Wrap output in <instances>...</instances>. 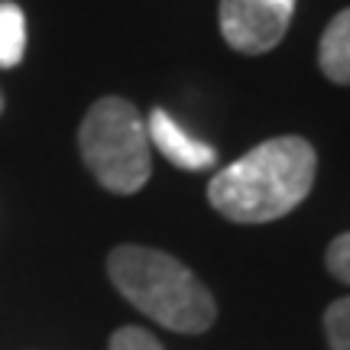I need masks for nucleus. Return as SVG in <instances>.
<instances>
[{
	"mask_svg": "<svg viewBox=\"0 0 350 350\" xmlns=\"http://www.w3.org/2000/svg\"><path fill=\"white\" fill-rule=\"evenodd\" d=\"M146 137H150V146H156L169 163L178 165V169H185V172H201V169H211V165L217 163V150L208 146L204 139L191 137L185 126L175 124L163 107H156V111L150 113Z\"/></svg>",
	"mask_w": 350,
	"mask_h": 350,
	"instance_id": "obj_5",
	"label": "nucleus"
},
{
	"mask_svg": "<svg viewBox=\"0 0 350 350\" xmlns=\"http://www.w3.org/2000/svg\"><path fill=\"white\" fill-rule=\"evenodd\" d=\"M325 331L331 350H350V295L338 299L325 312Z\"/></svg>",
	"mask_w": 350,
	"mask_h": 350,
	"instance_id": "obj_8",
	"label": "nucleus"
},
{
	"mask_svg": "<svg viewBox=\"0 0 350 350\" xmlns=\"http://www.w3.org/2000/svg\"><path fill=\"white\" fill-rule=\"evenodd\" d=\"M295 13V0H221L217 23L230 49L262 55L286 36Z\"/></svg>",
	"mask_w": 350,
	"mask_h": 350,
	"instance_id": "obj_4",
	"label": "nucleus"
},
{
	"mask_svg": "<svg viewBox=\"0 0 350 350\" xmlns=\"http://www.w3.org/2000/svg\"><path fill=\"white\" fill-rule=\"evenodd\" d=\"M325 262L334 279H340V282L350 286V230L331 240V247H327V253H325Z\"/></svg>",
	"mask_w": 350,
	"mask_h": 350,
	"instance_id": "obj_9",
	"label": "nucleus"
},
{
	"mask_svg": "<svg viewBox=\"0 0 350 350\" xmlns=\"http://www.w3.org/2000/svg\"><path fill=\"white\" fill-rule=\"evenodd\" d=\"M78 150L91 175L113 195H133L150 182V137L139 111L124 98H100L78 130Z\"/></svg>",
	"mask_w": 350,
	"mask_h": 350,
	"instance_id": "obj_3",
	"label": "nucleus"
},
{
	"mask_svg": "<svg viewBox=\"0 0 350 350\" xmlns=\"http://www.w3.org/2000/svg\"><path fill=\"white\" fill-rule=\"evenodd\" d=\"M0 113H3V94H0Z\"/></svg>",
	"mask_w": 350,
	"mask_h": 350,
	"instance_id": "obj_11",
	"label": "nucleus"
},
{
	"mask_svg": "<svg viewBox=\"0 0 350 350\" xmlns=\"http://www.w3.org/2000/svg\"><path fill=\"white\" fill-rule=\"evenodd\" d=\"M318 65L334 85H350V10H340L327 23L318 46Z\"/></svg>",
	"mask_w": 350,
	"mask_h": 350,
	"instance_id": "obj_6",
	"label": "nucleus"
},
{
	"mask_svg": "<svg viewBox=\"0 0 350 350\" xmlns=\"http://www.w3.org/2000/svg\"><path fill=\"white\" fill-rule=\"evenodd\" d=\"M107 275L137 312L178 334H201L214 325L217 305L185 262L152 247L124 243L107 256Z\"/></svg>",
	"mask_w": 350,
	"mask_h": 350,
	"instance_id": "obj_2",
	"label": "nucleus"
},
{
	"mask_svg": "<svg viewBox=\"0 0 350 350\" xmlns=\"http://www.w3.org/2000/svg\"><path fill=\"white\" fill-rule=\"evenodd\" d=\"M318 172L314 146L301 137H275L224 165L208 185V201L234 224H269L308 198Z\"/></svg>",
	"mask_w": 350,
	"mask_h": 350,
	"instance_id": "obj_1",
	"label": "nucleus"
},
{
	"mask_svg": "<svg viewBox=\"0 0 350 350\" xmlns=\"http://www.w3.org/2000/svg\"><path fill=\"white\" fill-rule=\"evenodd\" d=\"M107 350H165V347L152 338L150 331H143V327H120L111 338Z\"/></svg>",
	"mask_w": 350,
	"mask_h": 350,
	"instance_id": "obj_10",
	"label": "nucleus"
},
{
	"mask_svg": "<svg viewBox=\"0 0 350 350\" xmlns=\"http://www.w3.org/2000/svg\"><path fill=\"white\" fill-rule=\"evenodd\" d=\"M26 52V16L13 0H0V68H16Z\"/></svg>",
	"mask_w": 350,
	"mask_h": 350,
	"instance_id": "obj_7",
	"label": "nucleus"
}]
</instances>
